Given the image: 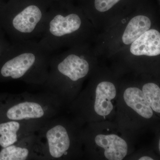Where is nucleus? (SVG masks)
<instances>
[{"mask_svg":"<svg viewBox=\"0 0 160 160\" xmlns=\"http://www.w3.org/2000/svg\"><path fill=\"white\" fill-rule=\"evenodd\" d=\"M143 95L152 110L160 112V89L156 84L148 83L142 87Z\"/></svg>","mask_w":160,"mask_h":160,"instance_id":"4468645a","label":"nucleus"},{"mask_svg":"<svg viewBox=\"0 0 160 160\" xmlns=\"http://www.w3.org/2000/svg\"><path fill=\"white\" fill-rule=\"evenodd\" d=\"M41 3H14L0 12V24L12 42L41 37L49 9Z\"/></svg>","mask_w":160,"mask_h":160,"instance_id":"423d86ee","label":"nucleus"},{"mask_svg":"<svg viewBox=\"0 0 160 160\" xmlns=\"http://www.w3.org/2000/svg\"><path fill=\"white\" fill-rule=\"evenodd\" d=\"M95 141L98 146L105 149L104 154L108 160H122L127 154V143L117 135H98Z\"/></svg>","mask_w":160,"mask_h":160,"instance_id":"9b49d317","label":"nucleus"},{"mask_svg":"<svg viewBox=\"0 0 160 160\" xmlns=\"http://www.w3.org/2000/svg\"><path fill=\"white\" fill-rule=\"evenodd\" d=\"M60 100L47 92L8 94L0 100V122L47 120L57 113Z\"/></svg>","mask_w":160,"mask_h":160,"instance_id":"39448f33","label":"nucleus"},{"mask_svg":"<svg viewBox=\"0 0 160 160\" xmlns=\"http://www.w3.org/2000/svg\"><path fill=\"white\" fill-rule=\"evenodd\" d=\"M123 0H93L92 7L82 9L98 33L109 29L132 12L118 7Z\"/></svg>","mask_w":160,"mask_h":160,"instance_id":"6e6552de","label":"nucleus"},{"mask_svg":"<svg viewBox=\"0 0 160 160\" xmlns=\"http://www.w3.org/2000/svg\"><path fill=\"white\" fill-rule=\"evenodd\" d=\"M37 133L44 160L60 159L69 154L72 142L69 130L54 117L43 123Z\"/></svg>","mask_w":160,"mask_h":160,"instance_id":"0eeeda50","label":"nucleus"},{"mask_svg":"<svg viewBox=\"0 0 160 160\" xmlns=\"http://www.w3.org/2000/svg\"><path fill=\"white\" fill-rule=\"evenodd\" d=\"M139 160H153V159L148 156H144L140 158Z\"/></svg>","mask_w":160,"mask_h":160,"instance_id":"dca6fc26","label":"nucleus"},{"mask_svg":"<svg viewBox=\"0 0 160 160\" xmlns=\"http://www.w3.org/2000/svg\"><path fill=\"white\" fill-rule=\"evenodd\" d=\"M52 54L35 40L12 42L0 56V78L42 86Z\"/></svg>","mask_w":160,"mask_h":160,"instance_id":"f03ea898","label":"nucleus"},{"mask_svg":"<svg viewBox=\"0 0 160 160\" xmlns=\"http://www.w3.org/2000/svg\"><path fill=\"white\" fill-rule=\"evenodd\" d=\"M44 160L37 132L0 151V160Z\"/></svg>","mask_w":160,"mask_h":160,"instance_id":"9d476101","label":"nucleus"},{"mask_svg":"<svg viewBox=\"0 0 160 160\" xmlns=\"http://www.w3.org/2000/svg\"><path fill=\"white\" fill-rule=\"evenodd\" d=\"M159 14L148 9H136L109 29L98 33L94 41L97 54H119L141 35L159 26Z\"/></svg>","mask_w":160,"mask_h":160,"instance_id":"20e7f679","label":"nucleus"},{"mask_svg":"<svg viewBox=\"0 0 160 160\" xmlns=\"http://www.w3.org/2000/svg\"><path fill=\"white\" fill-rule=\"evenodd\" d=\"M10 44L6 42L2 32H0V56L6 51Z\"/></svg>","mask_w":160,"mask_h":160,"instance_id":"2eb2a0df","label":"nucleus"},{"mask_svg":"<svg viewBox=\"0 0 160 160\" xmlns=\"http://www.w3.org/2000/svg\"><path fill=\"white\" fill-rule=\"evenodd\" d=\"M98 34L82 9L52 8L48 11L38 42L53 54L64 48L93 43Z\"/></svg>","mask_w":160,"mask_h":160,"instance_id":"f257e3e1","label":"nucleus"},{"mask_svg":"<svg viewBox=\"0 0 160 160\" xmlns=\"http://www.w3.org/2000/svg\"><path fill=\"white\" fill-rule=\"evenodd\" d=\"M116 95V89L113 83L104 81L98 84L96 89L94 110L99 115L106 116L113 109L111 100Z\"/></svg>","mask_w":160,"mask_h":160,"instance_id":"f8f14e48","label":"nucleus"},{"mask_svg":"<svg viewBox=\"0 0 160 160\" xmlns=\"http://www.w3.org/2000/svg\"><path fill=\"white\" fill-rule=\"evenodd\" d=\"M47 120H23L1 122L0 146L2 148H6L26 137L35 133Z\"/></svg>","mask_w":160,"mask_h":160,"instance_id":"1a4fd4ad","label":"nucleus"},{"mask_svg":"<svg viewBox=\"0 0 160 160\" xmlns=\"http://www.w3.org/2000/svg\"><path fill=\"white\" fill-rule=\"evenodd\" d=\"M92 43L79 44L60 54L52 55L48 77L42 86L44 91L59 99L67 86L73 87L86 77L90 70L89 58L96 53Z\"/></svg>","mask_w":160,"mask_h":160,"instance_id":"7ed1b4c3","label":"nucleus"},{"mask_svg":"<svg viewBox=\"0 0 160 160\" xmlns=\"http://www.w3.org/2000/svg\"><path fill=\"white\" fill-rule=\"evenodd\" d=\"M124 99L126 105L145 118H150L153 111L146 102L142 91L137 87H129L125 90Z\"/></svg>","mask_w":160,"mask_h":160,"instance_id":"ddd939ff","label":"nucleus"}]
</instances>
